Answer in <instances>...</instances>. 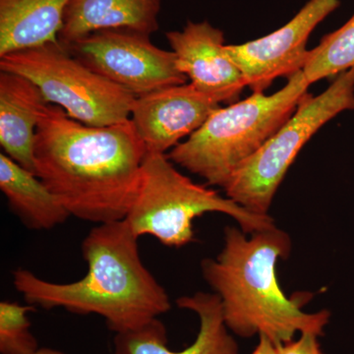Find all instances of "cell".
I'll use <instances>...</instances> for the list:
<instances>
[{"label": "cell", "instance_id": "ba28073f", "mask_svg": "<svg viewBox=\"0 0 354 354\" xmlns=\"http://www.w3.org/2000/svg\"><path fill=\"white\" fill-rule=\"evenodd\" d=\"M64 48L95 73L136 97L187 82L177 67L174 51L158 48L142 32L102 30Z\"/></svg>", "mask_w": 354, "mask_h": 354}, {"label": "cell", "instance_id": "7c38bea8", "mask_svg": "<svg viewBox=\"0 0 354 354\" xmlns=\"http://www.w3.org/2000/svg\"><path fill=\"white\" fill-rule=\"evenodd\" d=\"M176 302L199 319L196 339L189 346L178 351L169 348L167 330L158 318L139 329L115 334L114 354H239V344L223 320L218 295L200 291Z\"/></svg>", "mask_w": 354, "mask_h": 354}, {"label": "cell", "instance_id": "5bb4252c", "mask_svg": "<svg viewBox=\"0 0 354 354\" xmlns=\"http://www.w3.org/2000/svg\"><path fill=\"white\" fill-rule=\"evenodd\" d=\"M162 0H72L58 41L66 46L102 30L123 29L151 35L158 29Z\"/></svg>", "mask_w": 354, "mask_h": 354}, {"label": "cell", "instance_id": "5b68a950", "mask_svg": "<svg viewBox=\"0 0 354 354\" xmlns=\"http://www.w3.org/2000/svg\"><path fill=\"white\" fill-rule=\"evenodd\" d=\"M208 213L230 216L247 234L276 227L271 216L251 213L218 191L195 183L167 155L147 153L138 194L125 218L133 234L179 248L195 241V218Z\"/></svg>", "mask_w": 354, "mask_h": 354}, {"label": "cell", "instance_id": "e0dca14e", "mask_svg": "<svg viewBox=\"0 0 354 354\" xmlns=\"http://www.w3.org/2000/svg\"><path fill=\"white\" fill-rule=\"evenodd\" d=\"M354 69V13L344 25L326 35L309 50L302 74L309 85Z\"/></svg>", "mask_w": 354, "mask_h": 354}, {"label": "cell", "instance_id": "ffe728a7", "mask_svg": "<svg viewBox=\"0 0 354 354\" xmlns=\"http://www.w3.org/2000/svg\"><path fill=\"white\" fill-rule=\"evenodd\" d=\"M258 337H259V342L251 354H279L278 346L274 344L269 337L263 335Z\"/></svg>", "mask_w": 354, "mask_h": 354}, {"label": "cell", "instance_id": "9a60e30c", "mask_svg": "<svg viewBox=\"0 0 354 354\" xmlns=\"http://www.w3.org/2000/svg\"><path fill=\"white\" fill-rule=\"evenodd\" d=\"M72 0H0V57L58 41Z\"/></svg>", "mask_w": 354, "mask_h": 354}, {"label": "cell", "instance_id": "277c9868", "mask_svg": "<svg viewBox=\"0 0 354 354\" xmlns=\"http://www.w3.org/2000/svg\"><path fill=\"white\" fill-rule=\"evenodd\" d=\"M309 84L302 72L272 95L250 97L216 109L196 132L167 153L174 165L225 188L248 158L288 120Z\"/></svg>", "mask_w": 354, "mask_h": 354}, {"label": "cell", "instance_id": "d6986e66", "mask_svg": "<svg viewBox=\"0 0 354 354\" xmlns=\"http://www.w3.org/2000/svg\"><path fill=\"white\" fill-rule=\"evenodd\" d=\"M319 335L311 333L300 334L299 337L278 346L279 354H325L320 342Z\"/></svg>", "mask_w": 354, "mask_h": 354}, {"label": "cell", "instance_id": "7a4b0ae2", "mask_svg": "<svg viewBox=\"0 0 354 354\" xmlns=\"http://www.w3.org/2000/svg\"><path fill=\"white\" fill-rule=\"evenodd\" d=\"M139 239L127 221L97 225L81 252L87 274L72 283H53L27 269L13 272V286L27 304L102 317L114 334L139 329L171 308L164 286L147 269Z\"/></svg>", "mask_w": 354, "mask_h": 354}, {"label": "cell", "instance_id": "3957f363", "mask_svg": "<svg viewBox=\"0 0 354 354\" xmlns=\"http://www.w3.org/2000/svg\"><path fill=\"white\" fill-rule=\"evenodd\" d=\"M223 232L221 253L203 260L201 270L220 298L230 333L245 339L263 335L277 346L295 339L297 333L323 335L330 312H304L309 298H288L277 279V263L291 252L290 234L277 227L250 237L239 227H227Z\"/></svg>", "mask_w": 354, "mask_h": 354}, {"label": "cell", "instance_id": "4fadbf2b", "mask_svg": "<svg viewBox=\"0 0 354 354\" xmlns=\"http://www.w3.org/2000/svg\"><path fill=\"white\" fill-rule=\"evenodd\" d=\"M46 104L36 84L24 76L0 71V145L6 156L34 174L37 127Z\"/></svg>", "mask_w": 354, "mask_h": 354}, {"label": "cell", "instance_id": "52a82bcc", "mask_svg": "<svg viewBox=\"0 0 354 354\" xmlns=\"http://www.w3.org/2000/svg\"><path fill=\"white\" fill-rule=\"evenodd\" d=\"M0 71L22 75L38 86L48 104L90 127L130 120L136 97L95 73L59 41L0 57Z\"/></svg>", "mask_w": 354, "mask_h": 354}, {"label": "cell", "instance_id": "8fae6325", "mask_svg": "<svg viewBox=\"0 0 354 354\" xmlns=\"http://www.w3.org/2000/svg\"><path fill=\"white\" fill-rule=\"evenodd\" d=\"M167 39L181 73L214 101L234 104L247 87L243 74L225 50V35L207 21L189 22Z\"/></svg>", "mask_w": 354, "mask_h": 354}, {"label": "cell", "instance_id": "6da1fadb", "mask_svg": "<svg viewBox=\"0 0 354 354\" xmlns=\"http://www.w3.org/2000/svg\"><path fill=\"white\" fill-rule=\"evenodd\" d=\"M147 153L131 120L90 127L53 104L39 113L35 174L79 220L97 225L125 220Z\"/></svg>", "mask_w": 354, "mask_h": 354}, {"label": "cell", "instance_id": "9c48e42d", "mask_svg": "<svg viewBox=\"0 0 354 354\" xmlns=\"http://www.w3.org/2000/svg\"><path fill=\"white\" fill-rule=\"evenodd\" d=\"M339 4V0H309L277 31L245 44H227L225 50L241 69L247 87L264 93L279 77L290 78L302 71L310 35Z\"/></svg>", "mask_w": 354, "mask_h": 354}, {"label": "cell", "instance_id": "ac0fdd59", "mask_svg": "<svg viewBox=\"0 0 354 354\" xmlns=\"http://www.w3.org/2000/svg\"><path fill=\"white\" fill-rule=\"evenodd\" d=\"M35 306L3 300L0 302V354H36L38 339L31 330L30 312Z\"/></svg>", "mask_w": 354, "mask_h": 354}, {"label": "cell", "instance_id": "30bf717a", "mask_svg": "<svg viewBox=\"0 0 354 354\" xmlns=\"http://www.w3.org/2000/svg\"><path fill=\"white\" fill-rule=\"evenodd\" d=\"M220 108L221 104L185 83L137 97L130 120L147 153L167 155Z\"/></svg>", "mask_w": 354, "mask_h": 354}, {"label": "cell", "instance_id": "44dd1931", "mask_svg": "<svg viewBox=\"0 0 354 354\" xmlns=\"http://www.w3.org/2000/svg\"><path fill=\"white\" fill-rule=\"evenodd\" d=\"M36 354H66L64 351H58V349L51 348H41Z\"/></svg>", "mask_w": 354, "mask_h": 354}, {"label": "cell", "instance_id": "8992f818", "mask_svg": "<svg viewBox=\"0 0 354 354\" xmlns=\"http://www.w3.org/2000/svg\"><path fill=\"white\" fill-rule=\"evenodd\" d=\"M354 109V69L335 77L320 95L307 93L292 115L237 169L225 196L257 215H269L274 195L298 153L335 116Z\"/></svg>", "mask_w": 354, "mask_h": 354}, {"label": "cell", "instance_id": "2e32d148", "mask_svg": "<svg viewBox=\"0 0 354 354\" xmlns=\"http://www.w3.org/2000/svg\"><path fill=\"white\" fill-rule=\"evenodd\" d=\"M0 190L11 212L28 230H53L71 216L34 172L3 153H0Z\"/></svg>", "mask_w": 354, "mask_h": 354}]
</instances>
